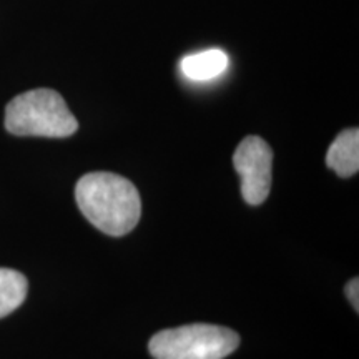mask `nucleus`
<instances>
[{
	"label": "nucleus",
	"instance_id": "obj_1",
	"mask_svg": "<svg viewBox=\"0 0 359 359\" xmlns=\"http://www.w3.org/2000/svg\"><path fill=\"white\" fill-rule=\"evenodd\" d=\"M75 198L83 217L110 236L127 235L140 222V193L130 180L116 173L83 175L75 187Z\"/></svg>",
	"mask_w": 359,
	"mask_h": 359
},
{
	"label": "nucleus",
	"instance_id": "obj_2",
	"mask_svg": "<svg viewBox=\"0 0 359 359\" xmlns=\"http://www.w3.org/2000/svg\"><path fill=\"white\" fill-rule=\"evenodd\" d=\"M6 128L17 137L67 138L79 130V122L60 93L35 88L8 102Z\"/></svg>",
	"mask_w": 359,
	"mask_h": 359
},
{
	"label": "nucleus",
	"instance_id": "obj_3",
	"mask_svg": "<svg viewBox=\"0 0 359 359\" xmlns=\"http://www.w3.org/2000/svg\"><path fill=\"white\" fill-rule=\"evenodd\" d=\"M240 346V336L217 325H185L151 336L148 351L155 359H224Z\"/></svg>",
	"mask_w": 359,
	"mask_h": 359
},
{
	"label": "nucleus",
	"instance_id": "obj_4",
	"mask_svg": "<svg viewBox=\"0 0 359 359\" xmlns=\"http://www.w3.org/2000/svg\"><path fill=\"white\" fill-rule=\"evenodd\" d=\"M233 167L240 175L241 195L246 203L262 205L271 188V147L257 135H250L238 145L233 155Z\"/></svg>",
	"mask_w": 359,
	"mask_h": 359
},
{
	"label": "nucleus",
	"instance_id": "obj_5",
	"mask_svg": "<svg viewBox=\"0 0 359 359\" xmlns=\"http://www.w3.org/2000/svg\"><path fill=\"white\" fill-rule=\"evenodd\" d=\"M326 165L339 177L348 178L359 170V130H343L331 143L326 155Z\"/></svg>",
	"mask_w": 359,
	"mask_h": 359
},
{
	"label": "nucleus",
	"instance_id": "obj_6",
	"mask_svg": "<svg viewBox=\"0 0 359 359\" xmlns=\"http://www.w3.org/2000/svg\"><path fill=\"white\" fill-rule=\"evenodd\" d=\"M228 55L223 50L212 48L200 53H191L180 62V69L187 79L195 82H206L217 79L228 69Z\"/></svg>",
	"mask_w": 359,
	"mask_h": 359
},
{
	"label": "nucleus",
	"instance_id": "obj_7",
	"mask_svg": "<svg viewBox=\"0 0 359 359\" xmlns=\"http://www.w3.org/2000/svg\"><path fill=\"white\" fill-rule=\"evenodd\" d=\"M29 283L22 273L11 268H0V318L15 311L25 302Z\"/></svg>",
	"mask_w": 359,
	"mask_h": 359
},
{
	"label": "nucleus",
	"instance_id": "obj_8",
	"mask_svg": "<svg viewBox=\"0 0 359 359\" xmlns=\"http://www.w3.org/2000/svg\"><path fill=\"white\" fill-rule=\"evenodd\" d=\"M344 293H346L348 302L351 303L354 311H359V280L358 278H353V280L348 281L346 288H344Z\"/></svg>",
	"mask_w": 359,
	"mask_h": 359
}]
</instances>
